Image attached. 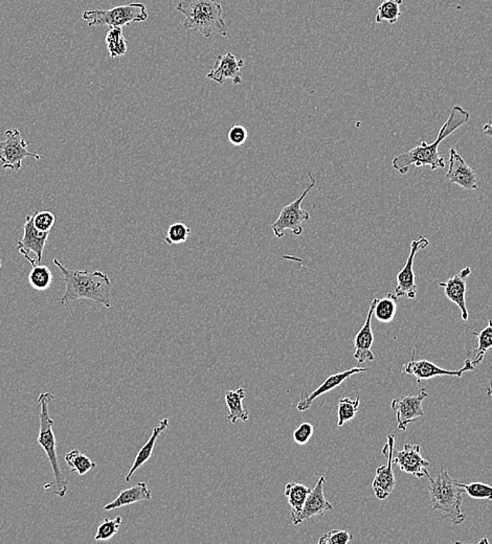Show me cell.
Listing matches in <instances>:
<instances>
[{"mask_svg":"<svg viewBox=\"0 0 492 544\" xmlns=\"http://www.w3.org/2000/svg\"><path fill=\"white\" fill-rule=\"evenodd\" d=\"M469 117H471V115H469V111L465 110L462 107H453L449 119L441 127L435 142L429 145L426 142H422L420 146L416 147V148L412 149V150L407 151V152L395 156L393 160H392V167H393L394 170L404 175V174L409 172V167L411 166H415L416 168L429 166L431 167V171L444 168V158L439 155L441 142L447 136L455 132L461 126L466 124L469 120Z\"/></svg>","mask_w":492,"mask_h":544,"instance_id":"cell-1","label":"cell"},{"mask_svg":"<svg viewBox=\"0 0 492 544\" xmlns=\"http://www.w3.org/2000/svg\"><path fill=\"white\" fill-rule=\"evenodd\" d=\"M53 264L61 271L66 281V290L61 298V305H68L75 300H91L105 308H110L111 282L109 276L102 271H71L61 262L53 258Z\"/></svg>","mask_w":492,"mask_h":544,"instance_id":"cell-2","label":"cell"},{"mask_svg":"<svg viewBox=\"0 0 492 544\" xmlns=\"http://www.w3.org/2000/svg\"><path fill=\"white\" fill-rule=\"evenodd\" d=\"M55 400V396L51 392H42L38 398L39 403V434H38V445L44 450L53 471V481L43 486L44 489H53V494L63 498L68 493V481L62 474L60 469L59 461L57 456V443H56L55 432H53V420L50 416V404Z\"/></svg>","mask_w":492,"mask_h":544,"instance_id":"cell-3","label":"cell"},{"mask_svg":"<svg viewBox=\"0 0 492 544\" xmlns=\"http://www.w3.org/2000/svg\"><path fill=\"white\" fill-rule=\"evenodd\" d=\"M176 9L186 16L182 22L184 28L198 31L206 38H210L214 32L224 37L228 34L222 6L217 0H182Z\"/></svg>","mask_w":492,"mask_h":544,"instance_id":"cell-4","label":"cell"},{"mask_svg":"<svg viewBox=\"0 0 492 544\" xmlns=\"http://www.w3.org/2000/svg\"><path fill=\"white\" fill-rule=\"evenodd\" d=\"M429 496L431 509L438 511L444 518H449L454 525H461L466 516L461 511L463 490L457 479L453 478L446 470L441 469L435 479L429 477Z\"/></svg>","mask_w":492,"mask_h":544,"instance_id":"cell-5","label":"cell"},{"mask_svg":"<svg viewBox=\"0 0 492 544\" xmlns=\"http://www.w3.org/2000/svg\"><path fill=\"white\" fill-rule=\"evenodd\" d=\"M83 19L88 26H109V28H123L133 22L148 19V11L142 2L124 4L109 10H88L83 13Z\"/></svg>","mask_w":492,"mask_h":544,"instance_id":"cell-6","label":"cell"},{"mask_svg":"<svg viewBox=\"0 0 492 544\" xmlns=\"http://www.w3.org/2000/svg\"><path fill=\"white\" fill-rule=\"evenodd\" d=\"M311 182L308 187L303 192L302 195L298 198L293 204L286 205L281 209L279 218L271 224L273 235L276 237L281 239L284 237L285 231H291L295 236H300L303 234V223L308 221L310 219V214L306 209H302L303 200L306 197L307 194L311 191L315 186V179L311 175V172L308 173Z\"/></svg>","mask_w":492,"mask_h":544,"instance_id":"cell-7","label":"cell"},{"mask_svg":"<svg viewBox=\"0 0 492 544\" xmlns=\"http://www.w3.org/2000/svg\"><path fill=\"white\" fill-rule=\"evenodd\" d=\"M4 135L6 140L0 142V164L2 169L18 171L21 169L22 162L26 157H33L36 160L44 158L43 155L31 153L28 150V144L17 129L6 130Z\"/></svg>","mask_w":492,"mask_h":544,"instance_id":"cell-8","label":"cell"},{"mask_svg":"<svg viewBox=\"0 0 492 544\" xmlns=\"http://www.w3.org/2000/svg\"><path fill=\"white\" fill-rule=\"evenodd\" d=\"M23 237L17 242V249L32 266L39 264L43 256L50 233L38 231L34 225V215L28 216L24 223Z\"/></svg>","mask_w":492,"mask_h":544,"instance_id":"cell-9","label":"cell"},{"mask_svg":"<svg viewBox=\"0 0 492 544\" xmlns=\"http://www.w3.org/2000/svg\"><path fill=\"white\" fill-rule=\"evenodd\" d=\"M418 385H419V392L416 396L400 397L392 401L391 407L396 412L398 429L402 431L407 430V425L415 422L420 417L424 416L422 402L429 397V394L425 387H422L420 381H418Z\"/></svg>","mask_w":492,"mask_h":544,"instance_id":"cell-10","label":"cell"},{"mask_svg":"<svg viewBox=\"0 0 492 544\" xmlns=\"http://www.w3.org/2000/svg\"><path fill=\"white\" fill-rule=\"evenodd\" d=\"M429 241L426 238L420 237L418 240L412 241L409 258L402 271L397 274V287L394 291L396 298H407L414 300L417 295L415 273H414V261L418 251L426 249Z\"/></svg>","mask_w":492,"mask_h":544,"instance_id":"cell-11","label":"cell"},{"mask_svg":"<svg viewBox=\"0 0 492 544\" xmlns=\"http://www.w3.org/2000/svg\"><path fill=\"white\" fill-rule=\"evenodd\" d=\"M394 446H395V438L389 434L386 445L382 449V454L387 459V464L376 469L373 481L374 493L380 501L387 499L394 491L396 486L395 474L393 471Z\"/></svg>","mask_w":492,"mask_h":544,"instance_id":"cell-12","label":"cell"},{"mask_svg":"<svg viewBox=\"0 0 492 544\" xmlns=\"http://www.w3.org/2000/svg\"><path fill=\"white\" fill-rule=\"evenodd\" d=\"M414 355H415V350H414L413 357H412L411 361L405 363L402 367V372L405 374L413 375L417 378V381L427 380V379L437 376L462 377L463 374L466 373V372L473 371L476 369L469 359L465 360L464 365L459 371H449V370L442 369V367L436 365L435 363L425 360V359L415 360Z\"/></svg>","mask_w":492,"mask_h":544,"instance_id":"cell-13","label":"cell"},{"mask_svg":"<svg viewBox=\"0 0 492 544\" xmlns=\"http://www.w3.org/2000/svg\"><path fill=\"white\" fill-rule=\"evenodd\" d=\"M420 448L422 447L417 444H405L404 449L396 452L393 458V464L398 466L399 469L405 474H411L417 478H423L424 476L429 478L431 476L427 472L426 468L431 464L427 459L422 458Z\"/></svg>","mask_w":492,"mask_h":544,"instance_id":"cell-14","label":"cell"},{"mask_svg":"<svg viewBox=\"0 0 492 544\" xmlns=\"http://www.w3.org/2000/svg\"><path fill=\"white\" fill-rule=\"evenodd\" d=\"M446 177L451 184H458L467 191H475L478 189L476 172L454 148L449 150V169Z\"/></svg>","mask_w":492,"mask_h":544,"instance_id":"cell-15","label":"cell"},{"mask_svg":"<svg viewBox=\"0 0 492 544\" xmlns=\"http://www.w3.org/2000/svg\"><path fill=\"white\" fill-rule=\"evenodd\" d=\"M244 60L237 59L231 53L219 55L216 57L215 66L206 78L218 84H224L226 80H231L234 84L242 83V75L240 69L244 68Z\"/></svg>","mask_w":492,"mask_h":544,"instance_id":"cell-16","label":"cell"},{"mask_svg":"<svg viewBox=\"0 0 492 544\" xmlns=\"http://www.w3.org/2000/svg\"><path fill=\"white\" fill-rule=\"evenodd\" d=\"M471 274V267H465L462 271L455 274L453 278L439 284V286L444 289L445 296L454 304L457 305L459 309L461 310V316H462V320L464 322H467L469 318L465 293H466V278Z\"/></svg>","mask_w":492,"mask_h":544,"instance_id":"cell-17","label":"cell"},{"mask_svg":"<svg viewBox=\"0 0 492 544\" xmlns=\"http://www.w3.org/2000/svg\"><path fill=\"white\" fill-rule=\"evenodd\" d=\"M368 371L367 367H353V369L348 370V371L342 372V373H337L331 375L329 376L320 387H318L315 391L311 392V394L304 396L302 394L300 397V402L298 403L297 409L299 412H305L308 410L311 407L313 403L315 402V399L322 394H326V392L333 391L336 387H340L342 383H344L347 379L350 378L351 376L355 374L364 373V372Z\"/></svg>","mask_w":492,"mask_h":544,"instance_id":"cell-18","label":"cell"},{"mask_svg":"<svg viewBox=\"0 0 492 544\" xmlns=\"http://www.w3.org/2000/svg\"><path fill=\"white\" fill-rule=\"evenodd\" d=\"M376 300H377L376 298L372 300L366 322H365L362 329L360 330V332L356 334L355 338H354V350H355L354 358L360 363L366 362V361H373L375 359V356L372 353V345H373L374 342V334L373 331H372V318L374 316V308H375Z\"/></svg>","mask_w":492,"mask_h":544,"instance_id":"cell-19","label":"cell"},{"mask_svg":"<svg viewBox=\"0 0 492 544\" xmlns=\"http://www.w3.org/2000/svg\"><path fill=\"white\" fill-rule=\"evenodd\" d=\"M325 483H326V478L324 476H320L317 485L311 490L306 501H305L304 507H303L299 519H298L297 525L302 523L303 521H308L311 517L318 516V515L324 514L326 511L333 510V505L325 497Z\"/></svg>","mask_w":492,"mask_h":544,"instance_id":"cell-20","label":"cell"},{"mask_svg":"<svg viewBox=\"0 0 492 544\" xmlns=\"http://www.w3.org/2000/svg\"><path fill=\"white\" fill-rule=\"evenodd\" d=\"M152 499V492L149 489L148 485L145 481L137 483L133 487L124 490L117 495L115 501L109 503L104 507V511H112L124 507V506L132 505L139 501H150Z\"/></svg>","mask_w":492,"mask_h":544,"instance_id":"cell-21","label":"cell"},{"mask_svg":"<svg viewBox=\"0 0 492 544\" xmlns=\"http://www.w3.org/2000/svg\"><path fill=\"white\" fill-rule=\"evenodd\" d=\"M168 425V419H162V420L159 421V425H157V427L153 428L152 434H151L150 439L147 441V443L145 444L141 448V450H140L137 458H135V461H133L132 467L129 470V474H127L126 478H125L126 483H129V481H131V477H132L133 474L137 471V469H140V468H141L142 466L151 458L153 449H155V443H157L159 434H162L164 430L167 429Z\"/></svg>","mask_w":492,"mask_h":544,"instance_id":"cell-22","label":"cell"},{"mask_svg":"<svg viewBox=\"0 0 492 544\" xmlns=\"http://www.w3.org/2000/svg\"><path fill=\"white\" fill-rule=\"evenodd\" d=\"M311 490L303 483H288L285 487V496L291 508V521L293 525H297L298 519Z\"/></svg>","mask_w":492,"mask_h":544,"instance_id":"cell-23","label":"cell"},{"mask_svg":"<svg viewBox=\"0 0 492 544\" xmlns=\"http://www.w3.org/2000/svg\"><path fill=\"white\" fill-rule=\"evenodd\" d=\"M246 389L244 387L236 391L226 392V403L229 408L228 420L235 424L238 421L246 422L249 419V412L244 407L242 400L246 398Z\"/></svg>","mask_w":492,"mask_h":544,"instance_id":"cell-24","label":"cell"},{"mask_svg":"<svg viewBox=\"0 0 492 544\" xmlns=\"http://www.w3.org/2000/svg\"><path fill=\"white\" fill-rule=\"evenodd\" d=\"M475 335L478 338V347L467 354L473 355V359H469V360L471 361L473 367H476L482 362L488 350L492 349V320H489L487 327L484 328L482 331L475 333Z\"/></svg>","mask_w":492,"mask_h":544,"instance_id":"cell-25","label":"cell"},{"mask_svg":"<svg viewBox=\"0 0 492 544\" xmlns=\"http://www.w3.org/2000/svg\"><path fill=\"white\" fill-rule=\"evenodd\" d=\"M397 298L393 293H389L387 298L376 300L374 308V316L378 322L392 323L397 313Z\"/></svg>","mask_w":492,"mask_h":544,"instance_id":"cell-26","label":"cell"},{"mask_svg":"<svg viewBox=\"0 0 492 544\" xmlns=\"http://www.w3.org/2000/svg\"><path fill=\"white\" fill-rule=\"evenodd\" d=\"M107 51L111 59L123 57L127 53V40L124 37L122 28H110L107 33L106 38Z\"/></svg>","mask_w":492,"mask_h":544,"instance_id":"cell-27","label":"cell"},{"mask_svg":"<svg viewBox=\"0 0 492 544\" xmlns=\"http://www.w3.org/2000/svg\"><path fill=\"white\" fill-rule=\"evenodd\" d=\"M66 461L71 472H77L81 476H85L90 470L97 467V464L93 459L81 454L79 450H71L68 452L66 456Z\"/></svg>","mask_w":492,"mask_h":544,"instance_id":"cell-28","label":"cell"},{"mask_svg":"<svg viewBox=\"0 0 492 544\" xmlns=\"http://www.w3.org/2000/svg\"><path fill=\"white\" fill-rule=\"evenodd\" d=\"M28 274L31 286L38 291H44L50 288L53 283V273L46 265H35Z\"/></svg>","mask_w":492,"mask_h":544,"instance_id":"cell-29","label":"cell"},{"mask_svg":"<svg viewBox=\"0 0 492 544\" xmlns=\"http://www.w3.org/2000/svg\"><path fill=\"white\" fill-rule=\"evenodd\" d=\"M404 0H386L378 6L377 14L375 21L377 23L387 21L389 24H395L399 17L402 16V11L399 6Z\"/></svg>","mask_w":492,"mask_h":544,"instance_id":"cell-30","label":"cell"},{"mask_svg":"<svg viewBox=\"0 0 492 544\" xmlns=\"http://www.w3.org/2000/svg\"><path fill=\"white\" fill-rule=\"evenodd\" d=\"M360 404V397L357 396L355 399L342 398L338 402L337 409V426L342 427L349 421L353 420L354 417L357 414L358 407Z\"/></svg>","mask_w":492,"mask_h":544,"instance_id":"cell-31","label":"cell"},{"mask_svg":"<svg viewBox=\"0 0 492 544\" xmlns=\"http://www.w3.org/2000/svg\"><path fill=\"white\" fill-rule=\"evenodd\" d=\"M123 523L122 516H117L115 519H104L103 523L98 528L97 534L95 536V541H107L112 539L119 533L120 528Z\"/></svg>","mask_w":492,"mask_h":544,"instance_id":"cell-32","label":"cell"},{"mask_svg":"<svg viewBox=\"0 0 492 544\" xmlns=\"http://www.w3.org/2000/svg\"><path fill=\"white\" fill-rule=\"evenodd\" d=\"M191 231H191L190 227L184 224V223H174V224H171L169 226L164 241L169 245L182 244V243L188 241Z\"/></svg>","mask_w":492,"mask_h":544,"instance_id":"cell-33","label":"cell"},{"mask_svg":"<svg viewBox=\"0 0 492 544\" xmlns=\"http://www.w3.org/2000/svg\"><path fill=\"white\" fill-rule=\"evenodd\" d=\"M463 492L478 501H492V487L483 483H460Z\"/></svg>","mask_w":492,"mask_h":544,"instance_id":"cell-34","label":"cell"},{"mask_svg":"<svg viewBox=\"0 0 492 544\" xmlns=\"http://www.w3.org/2000/svg\"><path fill=\"white\" fill-rule=\"evenodd\" d=\"M56 223L55 215L50 211H35L34 225L42 233H51Z\"/></svg>","mask_w":492,"mask_h":544,"instance_id":"cell-35","label":"cell"},{"mask_svg":"<svg viewBox=\"0 0 492 544\" xmlns=\"http://www.w3.org/2000/svg\"><path fill=\"white\" fill-rule=\"evenodd\" d=\"M353 536L344 530H333L318 539V544H348Z\"/></svg>","mask_w":492,"mask_h":544,"instance_id":"cell-36","label":"cell"},{"mask_svg":"<svg viewBox=\"0 0 492 544\" xmlns=\"http://www.w3.org/2000/svg\"><path fill=\"white\" fill-rule=\"evenodd\" d=\"M248 137L246 127L241 125H233L229 130L228 140L229 144L235 147L244 146Z\"/></svg>","mask_w":492,"mask_h":544,"instance_id":"cell-37","label":"cell"},{"mask_svg":"<svg viewBox=\"0 0 492 544\" xmlns=\"http://www.w3.org/2000/svg\"><path fill=\"white\" fill-rule=\"evenodd\" d=\"M313 434H315V428H313L310 423H302L293 431V441L298 445H306L310 441V439L313 438Z\"/></svg>","mask_w":492,"mask_h":544,"instance_id":"cell-38","label":"cell"},{"mask_svg":"<svg viewBox=\"0 0 492 544\" xmlns=\"http://www.w3.org/2000/svg\"><path fill=\"white\" fill-rule=\"evenodd\" d=\"M483 133H484L485 135L488 136V137L492 138V122H487V124L484 125V127H483Z\"/></svg>","mask_w":492,"mask_h":544,"instance_id":"cell-39","label":"cell"},{"mask_svg":"<svg viewBox=\"0 0 492 544\" xmlns=\"http://www.w3.org/2000/svg\"><path fill=\"white\" fill-rule=\"evenodd\" d=\"M487 394H488V396H492V378L491 379V381H489L488 387H487Z\"/></svg>","mask_w":492,"mask_h":544,"instance_id":"cell-40","label":"cell"},{"mask_svg":"<svg viewBox=\"0 0 492 544\" xmlns=\"http://www.w3.org/2000/svg\"><path fill=\"white\" fill-rule=\"evenodd\" d=\"M0 268H1V260H0Z\"/></svg>","mask_w":492,"mask_h":544,"instance_id":"cell-41","label":"cell"}]
</instances>
